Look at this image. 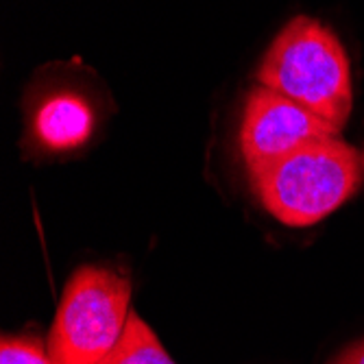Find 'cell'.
I'll use <instances>...</instances> for the list:
<instances>
[{"label": "cell", "mask_w": 364, "mask_h": 364, "mask_svg": "<svg viewBox=\"0 0 364 364\" xmlns=\"http://www.w3.org/2000/svg\"><path fill=\"white\" fill-rule=\"evenodd\" d=\"M257 83L288 96L343 131L353 105L351 68L341 40L314 18H292L264 53Z\"/></svg>", "instance_id": "1"}, {"label": "cell", "mask_w": 364, "mask_h": 364, "mask_svg": "<svg viewBox=\"0 0 364 364\" xmlns=\"http://www.w3.org/2000/svg\"><path fill=\"white\" fill-rule=\"evenodd\" d=\"M259 203L279 223L308 227L358 192L362 161L341 136L310 142L249 175Z\"/></svg>", "instance_id": "2"}, {"label": "cell", "mask_w": 364, "mask_h": 364, "mask_svg": "<svg viewBox=\"0 0 364 364\" xmlns=\"http://www.w3.org/2000/svg\"><path fill=\"white\" fill-rule=\"evenodd\" d=\"M131 282L103 267H81L63 288L48 332L50 364H98L120 341Z\"/></svg>", "instance_id": "3"}, {"label": "cell", "mask_w": 364, "mask_h": 364, "mask_svg": "<svg viewBox=\"0 0 364 364\" xmlns=\"http://www.w3.org/2000/svg\"><path fill=\"white\" fill-rule=\"evenodd\" d=\"M334 136H341L336 127L288 96L257 85L245 103L240 153L249 175H253L296 149Z\"/></svg>", "instance_id": "4"}, {"label": "cell", "mask_w": 364, "mask_h": 364, "mask_svg": "<svg viewBox=\"0 0 364 364\" xmlns=\"http://www.w3.org/2000/svg\"><path fill=\"white\" fill-rule=\"evenodd\" d=\"M98 124L92 98L73 85L44 90L28 109V138L36 149L68 153L90 142Z\"/></svg>", "instance_id": "5"}, {"label": "cell", "mask_w": 364, "mask_h": 364, "mask_svg": "<svg viewBox=\"0 0 364 364\" xmlns=\"http://www.w3.org/2000/svg\"><path fill=\"white\" fill-rule=\"evenodd\" d=\"M98 364H175V360L164 351L142 316L131 310L120 341Z\"/></svg>", "instance_id": "6"}, {"label": "cell", "mask_w": 364, "mask_h": 364, "mask_svg": "<svg viewBox=\"0 0 364 364\" xmlns=\"http://www.w3.org/2000/svg\"><path fill=\"white\" fill-rule=\"evenodd\" d=\"M0 364H50L44 345L38 338H3Z\"/></svg>", "instance_id": "7"}, {"label": "cell", "mask_w": 364, "mask_h": 364, "mask_svg": "<svg viewBox=\"0 0 364 364\" xmlns=\"http://www.w3.org/2000/svg\"><path fill=\"white\" fill-rule=\"evenodd\" d=\"M329 364H364V341H358L343 349Z\"/></svg>", "instance_id": "8"}, {"label": "cell", "mask_w": 364, "mask_h": 364, "mask_svg": "<svg viewBox=\"0 0 364 364\" xmlns=\"http://www.w3.org/2000/svg\"><path fill=\"white\" fill-rule=\"evenodd\" d=\"M362 164H364V153H362Z\"/></svg>", "instance_id": "9"}]
</instances>
